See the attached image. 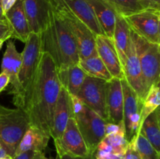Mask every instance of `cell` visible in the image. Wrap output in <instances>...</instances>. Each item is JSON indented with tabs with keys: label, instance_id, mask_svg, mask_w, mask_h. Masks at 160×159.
Instances as JSON below:
<instances>
[{
	"label": "cell",
	"instance_id": "cell-25",
	"mask_svg": "<svg viewBox=\"0 0 160 159\" xmlns=\"http://www.w3.org/2000/svg\"><path fill=\"white\" fill-rule=\"evenodd\" d=\"M160 115L159 108L150 114L142 123L139 132L142 133L157 152L160 153ZM138 132V133H139Z\"/></svg>",
	"mask_w": 160,
	"mask_h": 159
},
{
	"label": "cell",
	"instance_id": "cell-30",
	"mask_svg": "<svg viewBox=\"0 0 160 159\" xmlns=\"http://www.w3.org/2000/svg\"><path fill=\"white\" fill-rule=\"evenodd\" d=\"M12 37L10 28H9V24L6 19H3L0 21V41H6L9 40Z\"/></svg>",
	"mask_w": 160,
	"mask_h": 159
},
{
	"label": "cell",
	"instance_id": "cell-27",
	"mask_svg": "<svg viewBox=\"0 0 160 159\" xmlns=\"http://www.w3.org/2000/svg\"><path fill=\"white\" fill-rule=\"evenodd\" d=\"M79 66L87 76L109 81L112 77L98 54L84 59H80Z\"/></svg>",
	"mask_w": 160,
	"mask_h": 159
},
{
	"label": "cell",
	"instance_id": "cell-28",
	"mask_svg": "<svg viewBox=\"0 0 160 159\" xmlns=\"http://www.w3.org/2000/svg\"><path fill=\"white\" fill-rule=\"evenodd\" d=\"M160 104V90L159 84L152 86L145 98L142 101V111H141V125L144 120L152 113L155 110L159 108Z\"/></svg>",
	"mask_w": 160,
	"mask_h": 159
},
{
	"label": "cell",
	"instance_id": "cell-18",
	"mask_svg": "<svg viewBox=\"0 0 160 159\" xmlns=\"http://www.w3.org/2000/svg\"><path fill=\"white\" fill-rule=\"evenodd\" d=\"M4 17L10 28L11 37L25 43L31 32L25 16L22 0H17L12 8L4 14Z\"/></svg>",
	"mask_w": 160,
	"mask_h": 159
},
{
	"label": "cell",
	"instance_id": "cell-11",
	"mask_svg": "<svg viewBox=\"0 0 160 159\" xmlns=\"http://www.w3.org/2000/svg\"><path fill=\"white\" fill-rule=\"evenodd\" d=\"M58 157L67 154L73 157H86L92 154L87 147L74 118L70 116L62 136L54 140Z\"/></svg>",
	"mask_w": 160,
	"mask_h": 159
},
{
	"label": "cell",
	"instance_id": "cell-13",
	"mask_svg": "<svg viewBox=\"0 0 160 159\" xmlns=\"http://www.w3.org/2000/svg\"><path fill=\"white\" fill-rule=\"evenodd\" d=\"M107 123L123 126V93L121 80L112 78L106 83Z\"/></svg>",
	"mask_w": 160,
	"mask_h": 159
},
{
	"label": "cell",
	"instance_id": "cell-35",
	"mask_svg": "<svg viewBox=\"0 0 160 159\" xmlns=\"http://www.w3.org/2000/svg\"><path fill=\"white\" fill-rule=\"evenodd\" d=\"M17 1V0H1V6L3 13L5 14L8 10H9Z\"/></svg>",
	"mask_w": 160,
	"mask_h": 159
},
{
	"label": "cell",
	"instance_id": "cell-40",
	"mask_svg": "<svg viewBox=\"0 0 160 159\" xmlns=\"http://www.w3.org/2000/svg\"><path fill=\"white\" fill-rule=\"evenodd\" d=\"M44 154V153H38L37 156H36L35 159H42V155Z\"/></svg>",
	"mask_w": 160,
	"mask_h": 159
},
{
	"label": "cell",
	"instance_id": "cell-23",
	"mask_svg": "<svg viewBox=\"0 0 160 159\" xmlns=\"http://www.w3.org/2000/svg\"><path fill=\"white\" fill-rule=\"evenodd\" d=\"M128 144L129 142L126 138L124 128L122 127L116 132L106 134L95 152L125 154Z\"/></svg>",
	"mask_w": 160,
	"mask_h": 159
},
{
	"label": "cell",
	"instance_id": "cell-9",
	"mask_svg": "<svg viewBox=\"0 0 160 159\" xmlns=\"http://www.w3.org/2000/svg\"><path fill=\"white\" fill-rule=\"evenodd\" d=\"M121 82L123 93V127L127 140L131 142L140 130L142 100L126 80L122 79Z\"/></svg>",
	"mask_w": 160,
	"mask_h": 159
},
{
	"label": "cell",
	"instance_id": "cell-14",
	"mask_svg": "<svg viewBox=\"0 0 160 159\" xmlns=\"http://www.w3.org/2000/svg\"><path fill=\"white\" fill-rule=\"evenodd\" d=\"M96 52L113 78L124 79L123 67L113 41L105 35L95 36Z\"/></svg>",
	"mask_w": 160,
	"mask_h": 159
},
{
	"label": "cell",
	"instance_id": "cell-37",
	"mask_svg": "<svg viewBox=\"0 0 160 159\" xmlns=\"http://www.w3.org/2000/svg\"><path fill=\"white\" fill-rule=\"evenodd\" d=\"M9 156L8 155L7 153L6 152L4 149L0 146V159L1 158H5V157H9Z\"/></svg>",
	"mask_w": 160,
	"mask_h": 159
},
{
	"label": "cell",
	"instance_id": "cell-15",
	"mask_svg": "<svg viewBox=\"0 0 160 159\" xmlns=\"http://www.w3.org/2000/svg\"><path fill=\"white\" fill-rule=\"evenodd\" d=\"M71 115L70 96L67 90L62 87L52 115L51 137L53 140L60 138L67 126V122Z\"/></svg>",
	"mask_w": 160,
	"mask_h": 159
},
{
	"label": "cell",
	"instance_id": "cell-8",
	"mask_svg": "<svg viewBox=\"0 0 160 159\" xmlns=\"http://www.w3.org/2000/svg\"><path fill=\"white\" fill-rule=\"evenodd\" d=\"M134 33L145 40L160 45V10L148 8L124 17Z\"/></svg>",
	"mask_w": 160,
	"mask_h": 159
},
{
	"label": "cell",
	"instance_id": "cell-22",
	"mask_svg": "<svg viewBox=\"0 0 160 159\" xmlns=\"http://www.w3.org/2000/svg\"><path fill=\"white\" fill-rule=\"evenodd\" d=\"M131 38V28L124 17L120 14H117L115 27H114L112 41L118 53L122 67L123 68L126 60L127 51H128L129 41Z\"/></svg>",
	"mask_w": 160,
	"mask_h": 159
},
{
	"label": "cell",
	"instance_id": "cell-20",
	"mask_svg": "<svg viewBox=\"0 0 160 159\" xmlns=\"http://www.w3.org/2000/svg\"><path fill=\"white\" fill-rule=\"evenodd\" d=\"M50 138L51 137L39 129L30 126L22 137L14 156L29 151L44 153V151L48 146Z\"/></svg>",
	"mask_w": 160,
	"mask_h": 159
},
{
	"label": "cell",
	"instance_id": "cell-39",
	"mask_svg": "<svg viewBox=\"0 0 160 159\" xmlns=\"http://www.w3.org/2000/svg\"><path fill=\"white\" fill-rule=\"evenodd\" d=\"M148 1H150L151 2H152V3H154V4H156V6H160V0H148Z\"/></svg>",
	"mask_w": 160,
	"mask_h": 159
},
{
	"label": "cell",
	"instance_id": "cell-6",
	"mask_svg": "<svg viewBox=\"0 0 160 159\" xmlns=\"http://www.w3.org/2000/svg\"><path fill=\"white\" fill-rule=\"evenodd\" d=\"M31 126L28 114L23 109L0 104V146L12 157L16 150Z\"/></svg>",
	"mask_w": 160,
	"mask_h": 159
},
{
	"label": "cell",
	"instance_id": "cell-3",
	"mask_svg": "<svg viewBox=\"0 0 160 159\" xmlns=\"http://www.w3.org/2000/svg\"><path fill=\"white\" fill-rule=\"evenodd\" d=\"M22 62L18 73V90L12 97L16 108L25 111L38 70L42 50L39 34L31 33L22 51Z\"/></svg>",
	"mask_w": 160,
	"mask_h": 159
},
{
	"label": "cell",
	"instance_id": "cell-5",
	"mask_svg": "<svg viewBox=\"0 0 160 159\" xmlns=\"http://www.w3.org/2000/svg\"><path fill=\"white\" fill-rule=\"evenodd\" d=\"M70 96L72 117L76 121L78 129L90 153H94L98 143L106 135L107 122L86 106L78 97Z\"/></svg>",
	"mask_w": 160,
	"mask_h": 159
},
{
	"label": "cell",
	"instance_id": "cell-17",
	"mask_svg": "<svg viewBox=\"0 0 160 159\" xmlns=\"http://www.w3.org/2000/svg\"><path fill=\"white\" fill-rule=\"evenodd\" d=\"M21 62L22 53L17 51L13 41H9L2 60L1 70L9 76V84H11L10 94L12 97L18 90V73Z\"/></svg>",
	"mask_w": 160,
	"mask_h": 159
},
{
	"label": "cell",
	"instance_id": "cell-12",
	"mask_svg": "<svg viewBox=\"0 0 160 159\" xmlns=\"http://www.w3.org/2000/svg\"><path fill=\"white\" fill-rule=\"evenodd\" d=\"M124 79L129 84L130 87L136 92L139 98L143 101L147 94L145 88L140 62L137 51L134 46L132 38H130L128 51H127L126 60L123 68Z\"/></svg>",
	"mask_w": 160,
	"mask_h": 159
},
{
	"label": "cell",
	"instance_id": "cell-16",
	"mask_svg": "<svg viewBox=\"0 0 160 159\" xmlns=\"http://www.w3.org/2000/svg\"><path fill=\"white\" fill-rule=\"evenodd\" d=\"M25 16L31 33L40 34L48 20L46 0H22Z\"/></svg>",
	"mask_w": 160,
	"mask_h": 159
},
{
	"label": "cell",
	"instance_id": "cell-7",
	"mask_svg": "<svg viewBox=\"0 0 160 159\" xmlns=\"http://www.w3.org/2000/svg\"><path fill=\"white\" fill-rule=\"evenodd\" d=\"M142 70L145 88L147 94L152 86L159 84L160 80V45L154 44L131 30Z\"/></svg>",
	"mask_w": 160,
	"mask_h": 159
},
{
	"label": "cell",
	"instance_id": "cell-33",
	"mask_svg": "<svg viewBox=\"0 0 160 159\" xmlns=\"http://www.w3.org/2000/svg\"><path fill=\"white\" fill-rule=\"evenodd\" d=\"M38 153L40 152H35V151H26V152L22 153V154H18V155L14 156V157H12V159H35Z\"/></svg>",
	"mask_w": 160,
	"mask_h": 159
},
{
	"label": "cell",
	"instance_id": "cell-19",
	"mask_svg": "<svg viewBox=\"0 0 160 159\" xmlns=\"http://www.w3.org/2000/svg\"><path fill=\"white\" fill-rule=\"evenodd\" d=\"M75 16L89 28L95 36L104 35L92 6L88 0H63Z\"/></svg>",
	"mask_w": 160,
	"mask_h": 159
},
{
	"label": "cell",
	"instance_id": "cell-26",
	"mask_svg": "<svg viewBox=\"0 0 160 159\" xmlns=\"http://www.w3.org/2000/svg\"><path fill=\"white\" fill-rule=\"evenodd\" d=\"M103 1L113 8L117 13L120 14L123 17L131 15L148 8L159 9L160 7L148 0H103Z\"/></svg>",
	"mask_w": 160,
	"mask_h": 159
},
{
	"label": "cell",
	"instance_id": "cell-32",
	"mask_svg": "<svg viewBox=\"0 0 160 159\" xmlns=\"http://www.w3.org/2000/svg\"><path fill=\"white\" fill-rule=\"evenodd\" d=\"M125 159H141L132 142H130L128 144V149L125 153Z\"/></svg>",
	"mask_w": 160,
	"mask_h": 159
},
{
	"label": "cell",
	"instance_id": "cell-42",
	"mask_svg": "<svg viewBox=\"0 0 160 159\" xmlns=\"http://www.w3.org/2000/svg\"><path fill=\"white\" fill-rule=\"evenodd\" d=\"M42 159H54V158H49V157H45V156L43 154V155H42Z\"/></svg>",
	"mask_w": 160,
	"mask_h": 159
},
{
	"label": "cell",
	"instance_id": "cell-2",
	"mask_svg": "<svg viewBox=\"0 0 160 159\" xmlns=\"http://www.w3.org/2000/svg\"><path fill=\"white\" fill-rule=\"evenodd\" d=\"M39 35L42 52L51 56L57 71L78 64L79 53L76 41L49 6L48 22Z\"/></svg>",
	"mask_w": 160,
	"mask_h": 159
},
{
	"label": "cell",
	"instance_id": "cell-24",
	"mask_svg": "<svg viewBox=\"0 0 160 159\" xmlns=\"http://www.w3.org/2000/svg\"><path fill=\"white\" fill-rule=\"evenodd\" d=\"M57 74L62 87L72 96L78 94L87 76L78 64L57 71Z\"/></svg>",
	"mask_w": 160,
	"mask_h": 159
},
{
	"label": "cell",
	"instance_id": "cell-29",
	"mask_svg": "<svg viewBox=\"0 0 160 159\" xmlns=\"http://www.w3.org/2000/svg\"><path fill=\"white\" fill-rule=\"evenodd\" d=\"M131 142L134 143L141 159H160V153L156 151L150 142L140 132Z\"/></svg>",
	"mask_w": 160,
	"mask_h": 159
},
{
	"label": "cell",
	"instance_id": "cell-1",
	"mask_svg": "<svg viewBox=\"0 0 160 159\" xmlns=\"http://www.w3.org/2000/svg\"><path fill=\"white\" fill-rule=\"evenodd\" d=\"M61 87L52 59L48 53L42 52L37 76L25 112L31 126L38 128L50 137L53 112Z\"/></svg>",
	"mask_w": 160,
	"mask_h": 159
},
{
	"label": "cell",
	"instance_id": "cell-38",
	"mask_svg": "<svg viewBox=\"0 0 160 159\" xmlns=\"http://www.w3.org/2000/svg\"><path fill=\"white\" fill-rule=\"evenodd\" d=\"M5 18L4 17V13H3L2 9V6H1V0H0V21L2 20L3 19Z\"/></svg>",
	"mask_w": 160,
	"mask_h": 159
},
{
	"label": "cell",
	"instance_id": "cell-4",
	"mask_svg": "<svg viewBox=\"0 0 160 159\" xmlns=\"http://www.w3.org/2000/svg\"><path fill=\"white\" fill-rule=\"evenodd\" d=\"M48 6L76 41L79 59L96 55L95 36L69 9L63 0H46Z\"/></svg>",
	"mask_w": 160,
	"mask_h": 159
},
{
	"label": "cell",
	"instance_id": "cell-43",
	"mask_svg": "<svg viewBox=\"0 0 160 159\" xmlns=\"http://www.w3.org/2000/svg\"><path fill=\"white\" fill-rule=\"evenodd\" d=\"M1 159H12V157H5V158H1Z\"/></svg>",
	"mask_w": 160,
	"mask_h": 159
},
{
	"label": "cell",
	"instance_id": "cell-10",
	"mask_svg": "<svg viewBox=\"0 0 160 159\" xmlns=\"http://www.w3.org/2000/svg\"><path fill=\"white\" fill-rule=\"evenodd\" d=\"M106 83L107 81L104 80L86 76L76 96L86 106L107 122L106 106Z\"/></svg>",
	"mask_w": 160,
	"mask_h": 159
},
{
	"label": "cell",
	"instance_id": "cell-41",
	"mask_svg": "<svg viewBox=\"0 0 160 159\" xmlns=\"http://www.w3.org/2000/svg\"><path fill=\"white\" fill-rule=\"evenodd\" d=\"M4 41H0V49H1L2 48V45H3V43H4Z\"/></svg>",
	"mask_w": 160,
	"mask_h": 159
},
{
	"label": "cell",
	"instance_id": "cell-36",
	"mask_svg": "<svg viewBox=\"0 0 160 159\" xmlns=\"http://www.w3.org/2000/svg\"><path fill=\"white\" fill-rule=\"evenodd\" d=\"M59 159H95L94 153L88 154L86 157H73V156L67 155V154H63V155L59 157Z\"/></svg>",
	"mask_w": 160,
	"mask_h": 159
},
{
	"label": "cell",
	"instance_id": "cell-34",
	"mask_svg": "<svg viewBox=\"0 0 160 159\" xmlns=\"http://www.w3.org/2000/svg\"><path fill=\"white\" fill-rule=\"evenodd\" d=\"M9 84V78L6 73L1 72L0 73V93L7 87Z\"/></svg>",
	"mask_w": 160,
	"mask_h": 159
},
{
	"label": "cell",
	"instance_id": "cell-21",
	"mask_svg": "<svg viewBox=\"0 0 160 159\" xmlns=\"http://www.w3.org/2000/svg\"><path fill=\"white\" fill-rule=\"evenodd\" d=\"M105 36L112 38L117 12L103 0H88Z\"/></svg>",
	"mask_w": 160,
	"mask_h": 159
},
{
	"label": "cell",
	"instance_id": "cell-31",
	"mask_svg": "<svg viewBox=\"0 0 160 159\" xmlns=\"http://www.w3.org/2000/svg\"><path fill=\"white\" fill-rule=\"evenodd\" d=\"M95 159H125V154H115L109 153L94 152Z\"/></svg>",
	"mask_w": 160,
	"mask_h": 159
}]
</instances>
